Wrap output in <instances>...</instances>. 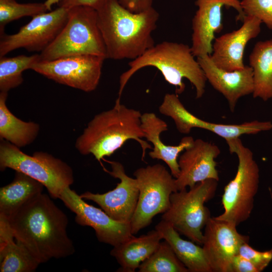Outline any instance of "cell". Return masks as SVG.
Returning <instances> with one entry per match:
<instances>
[{
  "label": "cell",
  "mask_w": 272,
  "mask_h": 272,
  "mask_svg": "<svg viewBox=\"0 0 272 272\" xmlns=\"http://www.w3.org/2000/svg\"><path fill=\"white\" fill-rule=\"evenodd\" d=\"M218 181L208 179L195 184L188 190L184 189L172 193L169 209L162 220L169 223L179 233L202 245V229L211 217L205 203L215 195Z\"/></svg>",
  "instance_id": "8"
},
{
  "label": "cell",
  "mask_w": 272,
  "mask_h": 272,
  "mask_svg": "<svg viewBox=\"0 0 272 272\" xmlns=\"http://www.w3.org/2000/svg\"><path fill=\"white\" fill-rule=\"evenodd\" d=\"M237 30L215 38L210 55L213 63L226 71L243 69L244 51L247 43L257 36L261 22L255 17L245 16Z\"/></svg>",
  "instance_id": "18"
},
{
  "label": "cell",
  "mask_w": 272,
  "mask_h": 272,
  "mask_svg": "<svg viewBox=\"0 0 272 272\" xmlns=\"http://www.w3.org/2000/svg\"><path fill=\"white\" fill-rule=\"evenodd\" d=\"M93 55L106 59L96 10L76 6L68 11L67 21L53 41L39 54L40 60L49 61L70 56Z\"/></svg>",
  "instance_id": "5"
},
{
  "label": "cell",
  "mask_w": 272,
  "mask_h": 272,
  "mask_svg": "<svg viewBox=\"0 0 272 272\" xmlns=\"http://www.w3.org/2000/svg\"><path fill=\"white\" fill-rule=\"evenodd\" d=\"M188 45L164 41L155 44L143 54L128 63L129 68L119 77L118 98L132 76L140 70L148 66L158 69L165 80L175 88L176 94L185 89L183 79H187L195 89L196 98L202 97L207 81L197 59Z\"/></svg>",
  "instance_id": "4"
},
{
  "label": "cell",
  "mask_w": 272,
  "mask_h": 272,
  "mask_svg": "<svg viewBox=\"0 0 272 272\" xmlns=\"http://www.w3.org/2000/svg\"><path fill=\"white\" fill-rule=\"evenodd\" d=\"M111 171L105 170L111 176L119 179L116 187L104 193L86 191L80 196L92 200L113 219L123 223H130L139 198V190L135 178L128 176L123 165L117 161L109 162Z\"/></svg>",
  "instance_id": "15"
},
{
  "label": "cell",
  "mask_w": 272,
  "mask_h": 272,
  "mask_svg": "<svg viewBox=\"0 0 272 272\" xmlns=\"http://www.w3.org/2000/svg\"><path fill=\"white\" fill-rule=\"evenodd\" d=\"M59 199L76 214L78 224L94 229L100 242L115 246L133 235L130 223L117 221L103 210L88 204L70 187L63 189Z\"/></svg>",
  "instance_id": "13"
},
{
  "label": "cell",
  "mask_w": 272,
  "mask_h": 272,
  "mask_svg": "<svg viewBox=\"0 0 272 272\" xmlns=\"http://www.w3.org/2000/svg\"><path fill=\"white\" fill-rule=\"evenodd\" d=\"M49 11L45 3L21 4L16 0H0V35L13 21L26 16L33 17Z\"/></svg>",
  "instance_id": "29"
},
{
  "label": "cell",
  "mask_w": 272,
  "mask_h": 272,
  "mask_svg": "<svg viewBox=\"0 0 272 272\" xmlns=\"http://www.w3.org/2000/svg\"><path fill=\"white\" fill-rule=\"evenodd\" d=\"M253 71L254 98L266 101L272 98V39L258 41L249 57Z\"/></svg>",
  "instance_id": "26"
},
{
  "label": "cell",
  "mask_w": 272,
  "mask_h": 272,
  "mask_svg": "<svg viewBox=\"0 0 272 272\" xmlns=\"http://www.w3.org/2000/svg\"><path fill=\"white\" fill-rule=\"evenodd\" d=\"M231 272H258L254 265L239 254L234 256L231 263Z\"/></svg>",
  "instance_id": "33"
},
{
  "label": "cell",
  "mask_w": 272,
  "mask_h": 272,
  "mask_svg": "<svg viewBox=\"0 0 272 272\" xmlns=\"http://www.w3.org/2000/svg\"><path fill=\"white\" fill-rule=\"evenodd\" d=\"M125 9L133 12L139 13L153 7V0H118Z\"/></svg>",
  "instance_id": "34"
},
{
  "label": "cell",
  "mask_w": 272,
  "mask_h": 272,
  "mask_svg": "<svg viewBox=\"0 0 272 272\" xmlns=\"http://www.w3.org/2000/svg\"><path fill=\"white\" fill-rule=\"evenodd\" d=\"M69 9L58 7L49 12L32 17L18 32L0 35V57L18 48L30 52L44 50L55 38L65 24Z\"/></svg>",
  "instance_id": "11"
},
{
  "label": "cell",
  "mask_w": 272,
  "mask_h": 272,
  "mask_svg": "<svg viewBox=\"0 0 272 272\" xmlns=\"http://www.w3.org/2000/svg\"><path fill=\"white\" fill-rule=\"evenodd\" d=\"M195 4L198 9L192 20L191 49L196 57L210 55L215 34L223 28L222 7L234 8L238 13V20L243 21L245 15L239 0H196Z\"/></svg>",
  "instance_id": "16"
},
{
  "label": "cell",
  "mask_w": 272,
  "mask_h": 272,
  "mask_svg": "<svg viewBox=\"0 0 272 272\" xmlns=\"http://www.w3.org/2000/svg\"><path fill=\"white\" fill-rule=\"evenodd\" d=\"M240 5L245 16L256 17L272 30V0H242Z\"/></svg>",
  "instance_id": "30"
},
{
  "label": "cell",
  "mask_w": 272,
  "mask_h": 272,
  "mask_svg": "<svg viewBox=\"0 0 272 272\" xmlns=\"http://www.w3.org/2000/svg\"><path fill=\"white\" fill-rule=\"evenodd\" d=\"M105 57L93 55H80L49 61L39 60L31 70L58 83L85 92L97 87Z\"/></svg>",
  "instance_id": "10"
},
{
  "label": "cell",
  "mask_w": 272,
  "mask_h": 272,
  "mask_svg": "<svg viewBox=\"0 0 272 272\" xmlns=\"http://www.w3.org/2000/svg\"><path fill=\"white\" fill-rule=\"evenodd\" d=\"M10 168L41 183L51 197L59 198L63 189L74 183L72 168L50 154L35 152L29 155L8 141L1 140L0 169Z\"/></svg>",
  "instance_id": "7"
},
{
  "label": "cell",
  "mask_w": 272,
  "mask_h": 272,
  "mask_svg": "<svg viewBox=\"0 0 272 272\" xmlns=\"http://www.w3.org/2000/svg\"><path fill=\"white\" fill-rule=\"evenodd\" d=\"M155 229L168 243L189 272H212L202 247L181 238L174 227L164 220H162L155 226Z\"/></svg>",
  "instance_id": "23"
},
{
  "label": "cell",
  "mask_w": 272,
  "mask_h": 272,
  "mask_svg": "<svg viewBox=\"0 0 272 272\" xmlns=\"http://www.w3.org/2000/svg\"><path fill=\"white\" fill-rule=\"evenodd\" d=\"M238 254L251 262L258 272L263 271L272 260V248L260 251L249 245V242L243 244L239 250Z\"/></svg>",
  "instance_id": "31"
},
{
  "label": "cell",
  "mask_w": 272,
  "mask_h": 272,
  "mask_svg": "<svg viewBox=\"0 0 272 272\" xmlns=\"http://www.w3.org/2000/svg\"><path fill=\"white\" fill-rule=\"evenodd\" d=\"M140 111L127 107L117 99L114 107L95 115L77 139L75 147L80 153L92 154L100 162L109 157L129 140L136 141L142 150V160L151 146L143 140Z\"/></svg>",
  "instance_id": "3"
},
{
  "label": "cell",
  "mask_w": 272,
  "mask_h": 272,
  "mask_svg": "<svg viewBox=\"0 0 272 272\" xmlns=\"http://www.w3.org/2000/svg\"><path fill=\"white\" fill-rule=\"evenodd\" d=\"M220 153L216 144L200 139L194 140L178 158L180 172L175 178L177 191L208 179L219 181L215 159Z\"/></svg>",
  "instance_id": "17"
},
{
  "label": "cell",
  "mask_w": 272,
  "mask_h": 272,
  "mask_svg": "<svg viewBox=\"0 0 272 272\" xmlns=\"http://www.w3.org/2000/svg\"><path fill=\"white\" fill-rule=\"evenodd\" d=\"M234 224L211 217L205 226L203 250L212 272H231V263L249 237L239 233Z\"/></svg>",
  "instance_id": "14"
},
{
  "label": "cell",
  "mask_w": 272,
  "mask_h": 272,
  "mask_svg": "<svg viewBox=\"0 0 272 272\" xmlns=\"http://www.w3.org/2000/svg\"><path fill=\"white\" fill-rule=\"evenodd\" d=\"M14 237L7 219L0 216V271L32 272L40 263Z\"/></svg>",
  "instance_id": "22"
},
{
  "label": "cell",
  "mask_w": 272,
  "mask_h": 272,
  "mask_svg": "<svg viewBox=\"0 0 272 272\" xmlns=\"http://www.w3.org/2000/svg\"><path fill=\"white\" fill-rule=\"evenodd\" d=\"M8 92H0V139L20 148L32 144L37 137L39 124L17 118L8 109Z\"/></svg>",
  "instance_id": "24"
},
{
  "label": "cell",
  "mask_w": 272,
  "mask_h": 272,
  "mask_svg": "<svg viewBox=\"0 0 272 272\" xmlns=\"http://www.w3.org/2000/svg\"><path fill=\"white\" fill-rule=\"evenodd\" d=\"M160 113L171 118L177 130L188 134L192 128L209 130L224 139L226 142L244 134H255L272 129L270 121L253 120L240 124L213 123L196 117L186 109L176 94L167 93L159 107Z\"/></svg>",
  "instance_id": "12"
},
{
  "label": "cell",
  "mask_w": 272,
  "mask_h": 272,
  "mask_svg": "<svg viewBox=\"0 0 272 272\" xmlns=\"http://www.w3.org/2000/svg\"><path fill=\"white\" fill-rule=\"evenodd\" d=\"M60 0H47L44 3L47 6L49 10L51 11V6L52 4L57 3H58Z\"/></svg>",
  "instance_id": "35"
},
{
  "label": "cell",
  "mask_w": 272,
  "mask_h": 272,
  "mask_svg": "<svg viewBox=\"0 0 272 272\" xmlns=\"http://www.w3.org/2000/svg\"><path fill=\"white\" fill-rule=\"evenodd\" d=\"M97 11L106 58L133 60L155 44L152 34L159 14L153 7L133 13L118 0H107Z\"/></svg>",
  "instance_id": "2"
},
{
  "label": "cell",
  "mask_w": 272,
  "mask_h": 272,
  "mask_svg": "<svg viewBox=\"0 0 272 272\" xmlns=\"http://www.w3.org/2000/svg\"><path fill=\"white\" fill-rule=\"evenodd\" d=\"M141 126L145 138L153 146L149 153L153 159L164 161L168 166L172 176L176 178L179 174V154L192 145L194 139L190 136L183 137L178 145H166L160 139L161 134L168 130L167 123L153 112H146L141 116Z\"/></svg>",
  "instance_id": "20"
},
{
  "label": "cell",
  "mask_w": 272,
  "mask_h": 272,
  "mask_svg": "<svg viewBox=\"0 0 272 272\" xmlns=\"http://www.w3.org/2000/svg\"><path fill=\"white\" fill-rule=\"evenodd\" d=\"M226 143L230 153L236 155L238 164L235 177L224 189V212L215 217L238 226L249 219L253 210L259 186V169L252 152L240 138Z\"/></svg>",
  "instance_id": "6"
},
{
  "label": "cell",
  "mask_w": 272,
  "mask_h": 272,
  "mask_svg": "<svg viewBox=\"0 0 272 272\" xmlns=\"http://www.w3.org/2000/svg\"><path fill=\"white\" fill-rule=\"evenodd\" d=\"M207 80L226 99L229 109L234 112L239 99L253 93V71L249 65L232 71L216 66L209 55L196 57Z\"/></svg>",
  "instance_id": "19"
},
{
  "label": "cell",
  "mask_w": 272,
  "mask_h": 272,
  "mask_svg": "<svg viewBox=\"0 0 272 272\" xmlns=\"http://www.w3.org/2000/svg\"><path fill=\"white\" fill-rule=\"evenodd\" d=\"M162 237L156 229L139 237L133 235L113 246L110 254L120 265L118 271L133 272L158 246Z\"/></svg>",
  "instance_id": "21"
},
{
  "label": "cell",
  "mask_w": 272,
  "mask_h": 272,
  "mask_svg": "<svg viewBox=\"0 0 272 272\" xmlns=\"http://www.w3.org/2000/svg\"><path fill=\"white\" fill-rule=\"evenodd\" d=\"M5 217L15 240L40 264L75 252L66 232L67 217L48 195L41 193L35 196Z\"/></svg>",
  "instance_id": "1"
},
{
  "label": "cell",
  "mask_w": 272,
  "mask_h": 272,
  "mask_svg": "<svg viewBox=\"0 0 272 272\" xmlns=\"http://www.w3.org/2000/svg\"><path fill=\"white\" fill-rule=\"evenodd\" d=\"M133 175L139 194L130 223L133 235L148 226L155 216L166 212L170 206L171 195L177 191L175 178L162 164L138 168Z\"/></svg>",
  "instance_id": "9"
},
{
  "label": "cell",
  "mask_w": 272,
  "mask_h": 272,
  "mask_svg": "<svg viewBox=\"0 0 272 272\" xmlns=\"http://www.w3.org/2000/svg\"><path fill=\"white\" fill-rule=\"evenodd\" d=\"M107 0H60L58 7L70 9L76 6H88L96 10L100 9Z\"/></svg>",
  "instance_id": "32"
},
{
  "label": "cell",
  "mask_w": 272,
  "mask_h": 272,
  "mask_svg": "<svg viewBox=\"0 0 272 272\" xmlns=\"http://www.w3.org/2000/svg\"><path fill=\"white\" fill-rule=\"evenodd\" d=\"M40 60L39 54L0 57V91L8 92L23 82V72Z\"/></svg>",
  "instance_id": "27"
},
{
  "label": "cell",
  "mask_w": 272,
  "mask_h": 272,
  "mask_svg": "<svg viewBox=\"0 0 272 272\" xmlns=\"http://www.w3.org/2000/svg\"><path fill=\"white\" fill-rule=\"evenodd\" d=\"M43 187L37 180L16 171L12 182L0 189V216L8 217L27 201L42 193Z\"/></svg>",
  "instance_id": "25"
},
{
  "label": "cell",
  "mask_w": 272,
  "mask_h": 272,
  "mask_svg": "<svg viewBox=\"0 0 272 272\" xmlns=\"http://www.w3.org/2000/svg\"><path fill=\"white\" fill-rule=\"evenodd\" d=\"M139 272H189L168 243L160 242L153 254L138 268Z\"/></svg>",
  "instance_id": "28"
}]
</instances>
